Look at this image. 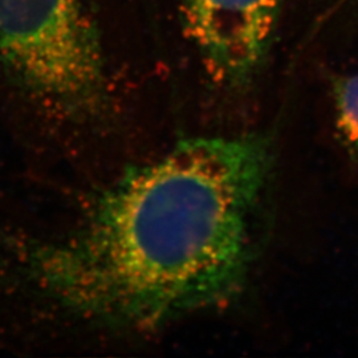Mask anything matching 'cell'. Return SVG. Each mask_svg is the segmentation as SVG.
Returning a JSON list of instances; mask_svg holds the SVG:
<instances>
[{
	"label": "cell",
	"mask_w": 358,
	"mask_h": 358,
	"mask_svg": "<svg viewBox=\"0 0 358 358\" xmlns=\"http://www.w3.org/2000/svg\"><path fill=\"white\" fill-rule=\"evenodd\" d=\"M332 97L340 141L349 153L358 158V73L336 78Z\"/></svg>",
	"instance_id": "obj_4"
},
{
	"label": "cell",
	"mask_w": 358,
	"mask_h": 358,
	"mask_svg": "<svg viewBox=\"0 0 358 358\" xmlns=\"http://www.w3.org/2000/svg\"><path fill=\"white\" fill-rule=\"evenodd\" d=\"M273 166L268 136L180 140L128 170L75 229L8 241L16 284L44 307L115 332H152L243 292Z\"/></svg>",
	"instance_id": "obj_1"
},
{
	"label": "cell",
	"mask_w": 358,
	"mask_h": 358,
	"mask_svg": "<svg viewBox=\"0 0 358 358\" xmlns=\"http://www.w3.org/2000/svg\"><path fill=\"white\" fill-rule=\"evenodd\" d=\"M0 72L59 121L88 125L110 106L101 40L83 0H0Z\"/></svg>",
	"instance_id": "obj_2"
},
{
	"label": "cell",
	"mask_w": 358,
	"mask_h": 358,
	"mask_svg": "<svg viewBox=\"0 0 358 358\" xmlns=\"http://www.w3.org/2000/svg\"><path fill=\"white\" fill-rule=\"evenodd\" d=\"M185 35L211 78L247 87L264 64L282 0H174Z\"/></svg>",
	"instance_id": "obj_3"
}]
</instances>
